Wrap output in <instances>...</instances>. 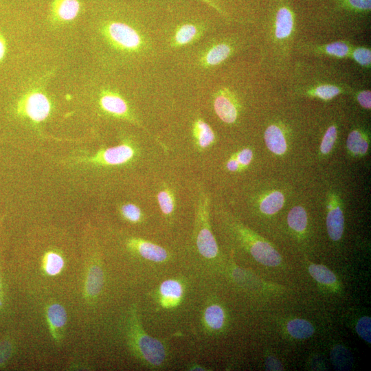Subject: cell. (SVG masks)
Here are the masks:
<instances>
[{
    "instance_id": "cell-41",
    "label": "cell",
    "mask_w": 371,
    "mask_h": 371,
    "mask_svg": "<svg viewBox=\"0 0 371 371\" xmlns=\"http://www.w3.org/2000/svg\"><path fill=\"white\" fill-rule=\"evenodd\" d=\"M202 1L207 3L209 5H210L211 7L218 10H221L220 8H218V6L216 4V3L213 1V0H201Z\"/></svg>"
},
{
    "instance_id": "cell-12",
    "label": "cell",
    "mask_w": 371,
    "mask_h": 371,
    "mask_svg": "<svg viewBox=\"0 0 371 371\" xmlns=\"http://www.w3.org/2000/svg\"><path fill=\"white\" fill-rule=\"evenodd\" d=\"M159 293L163 306L173 307L180 302L183 294V288L179 281L170 279L161 284Z\"/></svg>"
},
{
    "instance_id": "cell-25",
    "label": "cell",
    "mask_w": 371,
    "mask_h": 371,
    "mask_svg": "<svg viewBox=\"0 0 371 371\" xmlns=\"http://www.w3.org/2000/svg\"><path fill=\"white\" fill-rule=\"evenodd\" d=\"M308 272L320 284L333 285L337 282L335 274L323 265H310L308 266Z\"/></svg>"
},
{
    "instance_id": "cell-30",
    "label": "cell",
    "mask_w": 371,
    "mask_h": 371,
    "mask_svg": "<svg viewBox=\"0 0 371 371\" xmlns=\"http://www.w3.org/2000/svg\"><path fill=\"white\" fill-rule=\"evenodd\" d=\"M157 201L161 212L166 215L170 214L175 207L172 194L166 190H162L157 194Z\"/></svg>"
},
{
    "instance_id": "cell-22",
    "label": "cell",
    "mask_w": 371,
    "mask_h": 371,
    "mask_svg": "<svg viewBox=\"0 0 371 371\" xmlns=\"http://www.w3.org/2000/svg\"><path fill=\"white\" fill-rule=\"evenodd\" d=\"M230 47L225 43L216 45L208 49L202 58L205 65L214 66L225 60L230 54Z\"/></svg>"
},
{
    "instance_id": "cell-14",
    "label": "cell",
    "mask_w": 371,
    "mask_h": 371,
    "mask_svg": "<svg viewBox=\"0 0 371 371\" xmlns=\"http://www.w3.org/2000/svg\"><path fill=\"white\" fill-rule=\"evenodd\" d=\"M214 108L218 117L224 122L232 124L237 117V109L229 98L224 95H218L214 101Z\"/></svg>"
},
{
    "instance_id": "cell-37",
    "label": "cell",
    "mask_w": 371,
    "mask_h": 371,
    "mask_svg": "<svg viewBox=\"0 0 371 371\" xmlns=\"http://www.w3.org/2000/svg\"><path fill=\"white\" fill-rule=\"evenodd\" d=\"M371 93L370 91H364L361 92L358 96L357 100L361 106L366 109H370L371 106Z\"/></svg>"
},
{
    "instance_id": "cell-10",
    "label": "cell",
    "mask_w": 371,
    "mask_h": 371,
    "mask_svg": "<svg viewBox=\"0 0 371 371\" xmlns=\"http://www.w3.org/2000/svg\"><path fill=\"white\" fill-rule=\"evenodd\" d=\"M81 3L79 0H53L51 14L55 19L68 21L74 19L80 13Z\"/></svg>"
},
{
    "instance_id": "cell-2",
    "label": "cell",
    "mask_w": 371,
    "mask_h": 371,
    "mask_svg": "<svg viewBox=\"0 0 371 371\" xmlns=\"http://www.w3.org/2000/svg\"><path fill=\"white\" fill-rule=\"evenodd\" d=\"M236 229L240 240L257 262L268 267H276L282 262L280 254L270 243L243 226L239 225Z\"/></svg>"
},
{
    "instance_id": "cell-26",
    "label": "cell",
    "mask_w": 371,
    "mask_h": 371,
    "mask_svg": "<svg viewBox=\"0 0 371 371\" xmlns=\"http://www.w3.org/2000/svg\"><path fill=\"white\" fill-rule=\"evenodd\" d=\"M65 266L63 258L54 251L47 252L43 259V269L51 276L59 274Z\"/></svg>"
},
{
    "instance_id": "cell-17",
    "label": "cell",
    "mask_w": 371,
    "mask_h": 371,
    "mask_svg": "<svg viewBox=\"0 0 371 371\" xmlns=\"http://www.w3.org/2000/svg\"><path fill=\"white\" fill-rule=\"evenodd\" d=\"M346 147L352 155L362 157L367 153L369 148L368 137L361 131L354 130L348 136Z\"/></svg>"
},
{
    "instance_id": "cell-24",
    "label": "cell",
    "mask_w": 371,
    "mask_h": 371,
    "mask_svg": "<svg viewBox=\"0 0 371 371\" xmlns=\"http://www.w3.org/2000/svg\"><path fill=\"white\" fill-rule=\"evenodd\" d=\"M289 226L297 232H304L308 224V216L305 209L301 205L291 208L287 216Z\"/></svg>"
},
{
    "instance_id": "cell-32",
    "label": "cell",
    "mask_w": 371,
    "mask_h": 371,
    "mask_svg": "<svg viewBox=\"0 0 371 371\" xmlns=\"http://www.w3.org/2000/svg\"><path fill=\"white\" fill-rule=\"evenodd\" d=\"M121 212L123 216L132 223L138 222L142 217L140 209L137 205L132 203H127L123 205Z\"/></svg>"
},
{
    "instance_id": "cell-8",
    "label": "cell",
    "mask_w": 371,
    "mask_h": 371,
    "mask_svg": "<svg viewBox=\"0 0 371 371\" xmlns=\"http://www.w3.org/2000/svg\"><path fill=\"white\" fill-rule=\"evenodd\" d=\"M134 155V150L128 144L109 148L99 153L91 161L108 165H120L128 161Z\"/></svg>"
},
{
    "instance_id": "cell-4",
    "label": "cell",
    "mask_w": 371,
    "mask_h": 371,
    "mask_svg": "<svg viewBox=\"0 0 371 371\" xmlns=\"http://www.w3.org/2000/svg\"><path fill=\"white\" fill-rule=\"evenodd\" d=\"M51 105L48 98L39 92H32L21 99L17 105L19 114L25 115L32 120L41 122L50 112Z\"/></svg>"
},
{
    "instance_id": "cell-1",
    "label": "cell",
    "mask_w": 371,
    "mask_h": 371,
    "mask_svg": "<svg viewBox=\"0 0 371 371\" xmlns=\"http://www.w3.org/2000/svg\"><path fill=\"white\" fill-rule=\"evenodd\" d=\"M126 336L132 351L142 361L151 367H159L166 359V349L159 339L145 333L133 311L126 321Z\"/></svg>"
},
{
    "instance_id": "cell-35",
    "label": "cell",
    "mask_w": 371,
    "mask_h": 371,
    "mask_svg": "<svg viewBox=\"0 0 371 371\" xmlns=\"http://www.w3.org/2000/svg\"><path fill=\"white\" fill-rule=\"evenodd\" d=\"M354 58L362 65H368L370 63V50L366 48H358L353 53Z\"/></svg>"
},
{
    "instance_id": "cell-3",
    "label": "cell",
    "mask_w": 371,
    "mask_h": 371,
    "mask_svg": "<svg viewBox=\"0 0 371 371\" xmlns=\"http://www.w3.org/2000/svg\"><path fill=\"white\" fill-rule=\"evenodd\" d=\"M207 213L206 204H202L199 211L196 243L198 251L204 258L213 259L216 257L218 249L209 225Z\"/></svg>"
},
{
    "instance_id": "cell-11",
    "label": "cell",
    "mask_w": 371,
    "mask_h": 371,
    "mask_svg": "<svg viewBox=\"0 0 371 371\" xmlns=\"http://www.w3.org/2000/svg\"><path fill=\"white\" fill-rule=\"evenodd\" d=\"M104 278L102 267L98 265H91L87 271L85 284V297L95 300L100 293L104 286Z\"/></svg>"
},
{
    "instance_id": "cell-28",
    "label": "cell",
    "mask_w": 371,
    "mask_h": 371,
    "mask_svg": "<svg viewBox=\"0 0 371 371\" xmlns=\"http://www.w3.org/2000/svg\"><path fill=\"white\" fill-rule=\"evenodd\" d=\"M15 352L14 341L6 337L0 340V368L5 367Z\"/></svg>"
},
{
    "instance_id": "cell-43",
    "label": "cell",
    "mask_w": 371,
    "mask_h": 371,
    "mask_svg": "<svg viewBox=\"0 0 371 371\" xmlns=\"http://www.w3.org/2000/svg\"><path fill=\"white\" fill-rule=\"evenodd\" d=\"M191 370H204V369L201 366H198L196 365H194L192 367H190Z\"/></svg>"
},
{
    "instance_id": "cell-16",
    "label": "cell",
    "mask_w": 371,
    "mask_h": 371,
    "mask_svg": "<svg viewBox=\"0 0 371 371\" xmlns=\"http://www.w3.org/2000/svg\"><path fill=\"white\" fill-rule=\"evenodd\" d=\"M285 198L283 193L278 190L272 191L261 199L259 208L261 212L272 215L279 212L283 207Z\"/></svg>"
},
{
    "instance_id": "cell-33",
    "label": "cell",
    "mask_w": 371,
    "mask_h": 371,
    "mask_svg": "<svg viewBox=\"0 0 371 371\" xmlns=\"http://www.w3.org/2000/svg\"><path fill=\"white\" fill-rule=\"evenodd\" d=\"M340 89L333 85H322L315 90V95L323 100H329L338 95Z\"/></svg>"
},
{
    "instance_id": "cell-38",
    "label": "cell",
    "mask_w": 371,
    "mask_h": 371,
    "mask_svg": "<svg viewBox=\"0 0 371 371\" xmlns=\"http://www.w3.org/2000/svg\"><path fill=\"white\" fill-rule=\"evenodd\" d=\"M265 365L267 370H282L283 367L280 362L273 357H269L266 361Z\"/></svg>"
},
{
    "instance_id": "cell-20",
    "label": "cell",
    "mask_w": 371,
    "mask_h": 371,
    "mask_svg": "<svg viewBox=\"0 0 371 371\" xmlns=\"http://www.w3.org/2000/svg\"><path fill=\"white\" fill-rule=\"evenodd\" d=\"M286 330L293 337L300 339L311 337L315 328L308 321L304 319H294L286 324Z\"/></svg>"
},
{
    "instance_id": "cell-29",
    "label": "cell",
    "mask_w": 371,
    "mask_h": 371,
    "mask_svg": "<svg viewBox=\"0 0 371 371\" xmlns=\"http://www.w3.org/2000/svg\"><path fill=\"white\" fill-rule=\"evenodd\" d=\"M337 135V131L335 126H331L327 129L320 144L321 153L327 155L332 150Z\"/></svg>"
},
{
    "instance_id": "cell-31",
    "label": "cell",
    "mask_w": 371,
    "mask_h": 371,
    "mask_svg": "<svg viewBox=\"0 0 371 371\" xmlns=\"http://www.w3.org/2000/svg\"><path fill=\"white\" fill-rule=\"evenodd\" d=\"M358 335L364 341L371 342V319L368 316L361 317L356 325Z\"/></svg>"
},
{
    "instance_id": "cell-42",
    "label": "cell",
    "mask_w": 371,
    "mask_h": 371,
    "mask_svg": "<svg viewBox=\"0 0 371 371\" xmlns=\"http://www.w3.org/2000/svg\"><path fill=\"white\" fill-rule=\"evenodd\" d=\"M3 294L1 291V278H0V308L3 306Z\"/></svg>"
},
{
    "instance_id": "cell-36",
    "label": "cell",
    "mask_w": 371,
    "mask_h": 371,
    "mask_svg": "<svg viewBox=\"0 0 371 371\" xmlns=\"http://www.w3.org/2000/svg\"><path fill=\"white\" fill-rule=\"evenodd\" d=\"M235 158L240 168L246 167L251 163L253 159V151L248 148H243L236 155Z\"/></svg>"
},
{
    "instance_id": "cell-7",
    "label": "cell",
    "mask_w": 371,
    "mask_h": 371,
    "mask_svg": "<svg viewBox=\"0 0 371 371\" xmlns=\"http://www.w3.org/2000/svg\"><path fill=\"white\" fill-rule=\"evenodd\" d=\"M129 246L143 259L153 262H163L168 257L167 251L162 247L139 238L129 241Z\"/></svg>"
},
{
    "instance_id": "cell-23",
    "label": "cell",
    "mask_w": 371,
    "mask_h": 371,
    "mask_svg": "<svg viewBox=\"0 0 371 371\" xmlns=\"http://www.w3.org/2000/svg\"><path fill=\"white\" fill-rule=\"evenodd\" d=\"M194 134L199 147L205 148L213 144L214 133L211 127L203 120H198L194 126Z\"/></svg>"
},
{
    "instance_id": "cell-19",
    "label": "cell",
    "mask_w": 371,
    "mask_h": 371,
    "mask_svg": "<svg viewBox=\"0 0 371 371\" xmlns=\"http://www.w3.org/2000/svg\"><path fill=\"white\" fill-rule=\"evenodd\" d=\"M225 312L223 308L216 304L207 306L204 311V322L210 330H219L222 328L225 322Z\"/></svg>"
},
{
    "instance_id": "cell-6",
    "label": "cell",
    "mask_w": 371,
    "mask_h": 371,
    "mask_svg": "<svg viewBox=\"0 0 371 371\" xmlns=\"http://www.w3.org/2000/svg\"><path fill=\"white\" fill-rule=\"evenodd\" d=\"M326 227L329 237L337 241L342 237L344 216L339 197L332 193L328 198Z\"/></svg>"
},
{
    "instance_id": "cell-18",
    "label": "cell",
    "mask_w": 371,
    "mask_h": 371,
    "mask_svg": "<svg viewBox=\"0 0 371 371\" xmlns=\"http://www.w3.org/2000/svg\"><path fill=\"white\" fill-rule=\"evenodd\" d=\"M102 108L108 113L117 115H124L128 112V106L123 98L111 93L104 94L100 100Z\"/></svg>"
},
{
    "instance_id": "cell-5",
    "label": "cell",
    "mask_w": 371,
    "mask_h": 371,
    "mask_svg": "<svg viewBox=\"0 0 371 371\" xmlns=\"http://www.w3.org/2000/svg\"><path fill=\"white\" fill-rule=\"evenodd\" d=\"M110 39L117 46L128 50H135L142 43L139 34L130 25L118 21L109 23L106 27Z\"/></svg>"
},
{
    "instance_id": "cell-40",
    "label": "cell",
    "mask_w": 371,
    "mask_h": 371,
    "mask_svg": "<svg viewBox=\"0 0 371 371\" xmlns=\"http://www.w3.org/2000/svg\"><path fill=\"white\" fill-rule=\"evenodd\" d=\"M6 50L5 41L0 33V61L3 58Z\"/></svg>"
},
{
    "instance_id": "cell-15",
    "label": "cell",
    "mask_w": 371,
    "mask_h": 371,
    "mask_svg": "<svg viewBox=\"0 0 371 371\" xmlns=\"http://www.w3.org/2000/svg\"><path fill=\"white\" fill-rule=\"evenodd\" d=\"M293 18L291 11L286 6L280 7L276 17V36L278 38H284L291 32Z\"/></svg>"
},
{
    "instance_id": "cell-27",
    "label": "cell",
    "mask_w": 371,
    "mask_h": 371,
    "mask_svg": "<svg viewBox=\"0 0 371 371\" xmlns=\"http://www.w3.org/2000/svg\"><path fill=\"white\" fill-rule=\"evenodd\" d=\"M331 359L333 365L339 370H346L352 364L350 353L342 346H336L331 350Z\"/></svg>"
},
{
    "instance_id": "cell-39",
    "label": "cell",
    "mask_w": 371,
    "mask_h": 371,
    "mask_svg": "<svg viewBox=\"0 0 371 371\" xmlns=\"http://www.w3.org/2000/svg\"><path fill=\"white\" fill-rule=\"evenodd\" d=\"M227 168L231 172H236L240 168L238 162L237 161L235 157L231 158L227 163Z\"/></svg>"
},
{
    "instance_id": "cell-9",
    "label": "cell",
    "mask_w": 371,
    "mask_h": 371,
    "mask_svg": "<svg viewBox=\"0 0 371 371\" xmlns=\"http://www.w3.org/2000/svg\"><path fill=\"white\" fill-rule=\"evenodd\" d=\"M47 319L51 334L56 341L62 339L65 330L67 315L65 308L60 304L54 303L47 308Z\"/></svg>"
},
{
    "instance_id": "cell-21",
    "label": "cell",
    "mask_w": 371,
    "mask_h": 371,
    "mask_svg": "<svg viewBox=\"0 0 371 371\" xmlns=\"http://www.w3.org/2000/svg\"><path fill=\"white\" fill-rule=\"evenodd\" d=\"M199 35V27L193 23H185L177 28L173 42L175 46H183L195 41Z\"/></svg>"
},
{
    "instance_id": "cell-13",
    "label": "cell",
    "mask_w": 371,
    "mask_h": 371,
    "mask_svg": "<svg viewBox=\"0 0 371 371\" xmlns=\"http://www.w3.org/2000/svg\"><path fill=\"white\" fill-rule=\"evenodd\" d=\"M268 149L273 153L281 155L287 150V144L282 130L276 125L269 126L264 135Z\"/></svg>"
},
{
    "instance_id": "cell-34",
    "label": "cell",
    "mask_w": 371,
    "mask_h": 371,
    "mask_svg": "<svg viewBox=\"0 0 371 371\" xmlns=\"http://www.w3.org/2000/svg\"><path fill=\"white\" fill-rule=\"evenodd\" d=\"M326 49L328 54L338 57H343L348 52V47L341 42L330 43L326 46Z\"/></svg>"
}]
</instances>
